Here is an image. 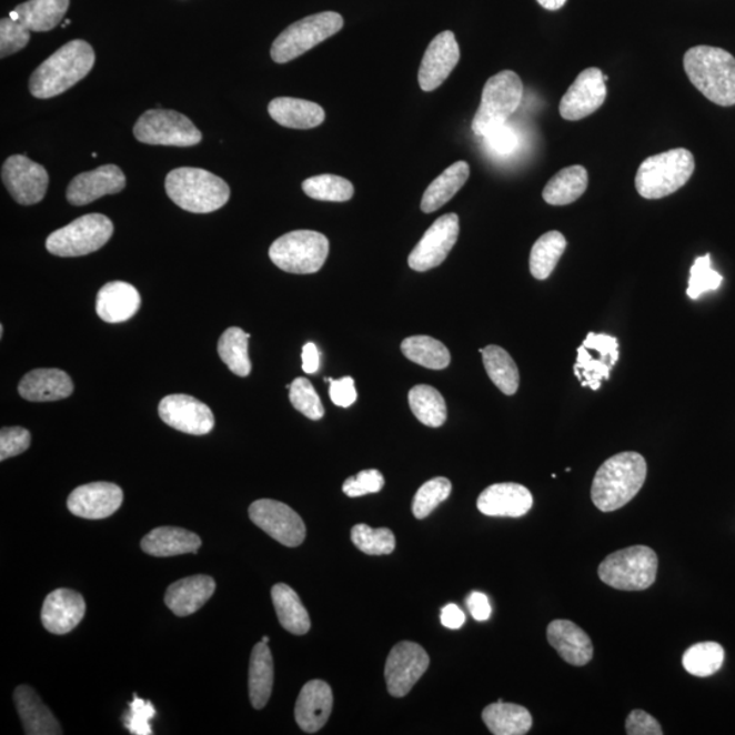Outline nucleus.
Here are the masks:
<instances>
[{
  "label": "nucleus",
  "instance_id": "nucleus-54",
  "mask_svg": "<svg viewBox=\"0 0 735 735\" xmlns=\"http://www.w3.org/2000/svg\"><path fill=\"white\" fill-rule=\"evenodd\" d=\"M626 734L628 735H662L660 722L643 709H634L626 718Z\"/></svg>",
  "mask_w": 735,
  "mask_h": 735
},
{
  "label": "nucleus",
  "instance_id": "nucleus-40",
  "mask_svg": "<svg viewBox=\"0 0 735 735\" xmlns=\"http://www.w3.org/2000/svg\"><path fill=\"white\" fill-rule=\"evenodd\" d=\"M401 351L407 360L427 370H444L451 363V354L442 342L427 335H415L402 342Z\"/></svg>",
  "mask_w": 735,
  "mask_h": 735
},
{
  "label": "nucleus",
  "instance_id": "nucleus-33",
  "mask_svg": "<svg viewBox=\"0 0 735 735\" xmlns=\"http://www.w3.org/2000/svg\"><path fill=\"white\" fill-rule=\"evenodd\" d=\"M249 691L252 707L262 709L270 701L274 684V662L268 643H256L252 650L249 672Z\"/></svg>",
  "mask_w": 735,
  "mask_h": 735
},
{
  "label": "nucleus",
  "instance_id": "nucleus-44",
  "mask_svg": "<svg viewBox=\"0 0 735 735\" xmlns=\"http://www.w3.org/2000/svg\"><path fill=\"white\" fill-rule=\"evenodd\" d=\"M303 191L310 198L324 202H348L354 195L353 184L336 174H319L306 179Z\"/></svg>",
  "mask_w": 735,
  "mask_h": 735
},
{
  "label": "nucleus",
  "instance_id": "nucleus-1",
  "mask_svg": "<svg viewBox=\"0 0 735 735\" xmlns=\"http://www.w3.org/2000/svg\"><path fill=\"white\" fill-rule=\"evenodd\" d=\"M95 62L92 46L83 40L70 41L44 60L29 80L36 99H52L82 81Z\"/></svg>",
  "mask_w": 735,
  "mask_h": 735
},
{
  "label": "nucleus",
  "instance_id": "nucleus-62",
  "mask_svg": "<svg viewBox=\"0 0 735 735\" xmlns=\"http://www.w3.org/2000/svg\"><path fill=\"white\" fill-rule=\"evenodd\" d=\"M0 336H3V325H0Z\"/></svg>",
  "mask_w": 735,
  "mask_h": 735
},
{
  "label": "nucleus",
  "instance_id": "nucleus-2",
  "mask_svg": "<svg viewBox=\"0 0 735 735\" xmlns=\"http://www.w3.org/2000/svg\"><path fill=\"white\" fill-rule=\"evenodd\" d=\"M646 477L647 463L641 454L630 451L608 457L593 481L595 507L602 512L623 509L641 492Z\"/></svg>",
  "mask_w": 735,
  "mask_h": 735
},
{
  "label": "nucleus",
  "instance_id": "nucleus-15",
  "mask_svg": "<svg viewBox=\"0 0 735 735\" xmlns=\"http://www.w3.org/2000/svg\"><path fill=\"white\" fill-rule=\"evenodd\" d=\"M457 236H460V217L454 213L440 217L409 255V266L420 273L440 266L454 249Z\"/></svg>",
  "mask_w": 735,
  "mask_h": 735
},
{
  "label": "nucleus",
  "instance_id": "nucleus-35",
  "mask_svg": "<svg viewBox=\"0 0 735 735\" xmlns=\"http://www.w3.org/2000/svg\"><path fill=\"white\" fill-rule=\"evenodd\" d=\"M469 177L470 167L467 162H455L427 187L423 201H421V210L430 214L443 208L466 184Z\"/></svg>",
  "mask_w": 735,
  "mask_h": 735
},
{
  "label": "nucleus",
  "instance_id": "nucleus-22",
  "mask_svg": "<svg viewBox=\"0 0 735 735\" xmlns=\"http://www.w3.org/2000/svg\"><path fill=\"white\" fill-rule=\"evenodd\" d=\"M87 604L80 593L58 588L47 596L41 608V623L53 635H66L77 628L85 616Z\"/></svg>",
  "mask_w": 735,
  "mask_h": 735
},
{
  "label": "nucleus",
  "instance_id": "nucleus-58",
  "mask_svg": "<svg viewBox=\"0 0 735 735\" xmlns=\"http://www.w3.org/2000/svg\"><path fill=\"white\" fill-rule=\"evenodd\" d=\"M301 358H303V371L305 373L312 375V373L319 371V366H321V353H319L315 343H306L303 348V353H301Z\"/></svg>",
  "mask_w": 735,
  "mask_h": 735
},
{
  "label": "nucleus",
  "instance_id": "nucleus-17",
  "mask_svg": "<svg viewBox=\"0 0 735 735\" xmlns=\"http://www.w3.org/2000/svg\"><path fill=\"white\" fill-rule=\"evenodd\" d=\"M607 77L600 69L583 70L560 102V114L570 122H576L598 111L606 100Z\"/></svg>",
  "mask_w": 735,
  "mask_h": 735
},
{
  "label": "nucleus",
  "instance_id": "nucleus-46",
  "mask_svg": "<svg viewBox=\"0 0 735 735\" xmlns=\"http://www.w3.org/2000/svg\"><path fill=\"white\" fill-rule=\"evenodd\" d=\"M451 491H453V485H451V481L447 479L437 477L425 482L414 496V516L417 520H425L440 504L450 497Z\"/></svg>",
  "mask_w": 735,
  "mask_h": 735
},
{
  "label": "nucleus",
  "instance_id": "nucleus-47",
  "mask_svg": "<svg viewBox=\"0 0 735 735\" xmlns=\"http://www.w3.org/2000/svg\"><path fill=\"white\" fill-rule=\"evenodd\" d=\"M289 400H291L293 407L304 414L306 419L312 421L323 419V403L309 379H294L291 387H289Z\"/></svg>",
  "mask_w": 735,
  "mask_h": 735
},
{
  "label": "nucleus",
  "instance_id": "nucleus-26",
  "mask_svg": "<svg viewBox=\"0 0 735 735\" xmlns=\"http://www.w3.org/2000/svg\"><path fill=\"white\" fill-rule=\"evenodd\" d=\"M141 306L140 292L131 283L108 282L100 289L95 312L107 323H123L135 315Z\"/></svg>",
  "mask_w": 735,
  "mask_h": 735
},
{
  "label": "nucleus",
  "instance_id": "nucleus-56",
  "mask_svg": "<svg viewBox=\"0 0 735 735\" xmlns=\"http://www.w3.org/2000/svg\"><path fill=\"white\" fill-rule=\"evenodd\" d=\"M467 607L472 616L477 620V622H486L490 620L492 614V607L490 600L485 594L474 592L469 595Z\"/></svg>",
  "mask_w": 735,
  "mask_h": 735
},
{
  "label": "nucleus",
  "instance_id": "nucleus-28",
  "mask_svg": "<svg viewBox=\"0 0 735 735\" xmlns=\"http://www.w3.org/2000/svg\"><path fill=\"white\" fill-rule=\"evenodd\" d=\"M215 592V582L208 575L184 577L174 582L167 590L165 604L177 616L185 617L194 614Z\"/></svg>",
  "mask_w": 735,
  "mask_h": 735
},
{
  "label": "nucleus",
  "instance_id": "nucleus-31",
  "mask_svg": "<svg viewBox=\"0 0 735 735\" xmlns=\"http://www.w3.org/2000/svg\"><path fill=\"white\" fill-rule=\"evenodd\" d=\"M142 551L154 557H173L180 554L197 553L202 540L195 533L180 527H159L150 532L141 542Z\"/></svg>",
  "mask_w": 735,
  "mask_h": 735
},
{
  "label": "nucleus",
  "instance_id": "nucleus-42",
  "mask_svg": "<svg viewBox=\"0 0 735 735\" xmlns=\"http://www.w3.org/2000/svg\"><path fill=\"white\" fill-rule=\"evenodd\" d=\"M251 334L240 328H229L219 341L220 359L234 375L246 377L251 373L249 340Z\"/></svg>",
  "mask_w": 735,
  "mask_h": 735
},
{
  "label": "nucleus",
  "instance_id": "nucleus-51",
  "mask_svg": "<svg viewBox=\"0 0 735 735\" xmlns=\"http://www.w3.org/2000/svg\"><path fill=\"white\" fill-rule=\"evenodd\" d=\"M384 477L376 469L364 470L343 482L342 491L349 497H361L383 490Z\"/></svg>",
  "mask_w": 735,
  "mask_h": 735
},
{
  "label": "nucleus",
  "instance_id": "nucleus-29",
  "mask_svg": "<svg viewBox=\"0 0 735 735\" xmlns=\"http://www.w3.org/2000/svg\"><path fill=\"white\" fill-rule=\"evenodd\" d=\"M14 702L28 735L63 734L56 715L41 702L40 696L28 685L17 686Z\"/></svg>",
  "mask_w": 735,
  "mask_h": 735
},
{
  "label": "nucleus",
  "instance_id": "nucleus-48",
  "mask_svg": "<svg viewBox=\"0 0 735 735\" xmlns=\"http://www.w3.org/2000/svg\"><path fill=\"white\" fill-rule=\"evenodd\" d=\"M723 276L711 266V255L697 258L691 269L689 286L686 294L692 300H697L702 294L718 291Z\"/></svg>",
  "mask_w": 735,
  "mask_h": 735
},
{
  "label": "nucleus",
  "instance_id": "nucleus-6",
  "mask_svg": "<svg viewBox=\"0 0 735 735\" xmlns=\"http://www.w3.org/2000/svg\"><path fill=\"white\" fill-rule=\"evenodd\" d=\"M658 556L648 546L637 545L614 552L601 563V581L622 592H643L655 583Z\"/></svg>",
  "mask_w": 735,
  "mask_h": 735
},
{
  "label": "nucleus",
  "instance_id": "nucleus-23",
  "mask_svg": "<svg viewBox=\"0 0 735 735\" xmlns=\"http://www.w3.org/2000/svg\"><path fill=\"white\" fill-rule=\"evenodd\" d=\"M334 697L330 685L322 679H312L301 689L294 716L301 731L313 734L328 723L333 711Z\"/></svg>",
  "mask_w": 735,
  "mask_h": 735
},
{
  "label": "nucleus",
  "instance_id": "nucleus-39",
  "mask_svg": "<svg viewBox=\"0 0 735 735\" xmlns=\"http://www.w3.org/2000/svg\"><path fill=\"white\" fill-rule=\"evenodd\" d=\"M566 250V240L563 233L547 232L535 241L530 254V271L534 279L545 281L556 269L560 259Z\"/></svg>",
  "mask_w": 735,
  "mask_h": 735
},
{
  "label": "nucleus",
  "instance_id": "nucleus-41",
  "mask_svg": "<svg viewBox=\"0 0 735 735\" xmlns=\"http://www.w3.org/2000/svg\"><path fill=\"white\" fill-rule=\"evenodd\" d=\"M409 405L415 419L426 426L439 427L447 420L444 397L431 385L420 384L409 391Z\"/></svg>",
  "mask_w": 735,
  "mask_h": 735
},
{
  "label": "nucleus",
  "instance_id": "nucleus-5",
  "mask_svg": "<svg viewBox=\"0 0 735 735\" xmlns=\"http://www.w3.org/2000/svg\"><path fill=\"white\" fill-rule=\"evenodd\" d=\"M695 172V157L679 148L648 157L638 167L635 185L638 195L661 199L674 194L689 182Z\"/></svg>",
  "mask_w": 735,
  "mask_h": 735
},
{
  "label": "nucleus",
  "instance_id": "nucleus-53",
  "mask_svg": "<svg viewBox=\"0 0 735 735\" xmlns=\"http://www.w3.org/2000/svg\"><path fill=\"white\" fill-rule=\"evenodd\" d=\"M484 141L491 152L499 155L511 154L516 150L517 144H520V138H517L516 131L509 123L499 125V128L487 132Z\"/></svg>",
  "mask_w": 735,
  "mask_h": 735
},
{
  "label": "nucleus",
  "instance_id": "nucleus-11",
  "mask_svg": "<svg viewBox=\"0 0 735 735\" xmlns=\"http://www.w3.org/2000/svg\"><path fill=\"white\" fill-rule=\"evenodd\" d=\"M138 141L160 147L189 148L202 141V132L184 114L177 111L150 110L134 125Z\"/></svg>",
  "mask_w": 735,
  "mask_h": 735
},
{
  "label": "nucleus",
  "instance_id": "nucleus-12",
  "mask_svg": "<svg viewBox=\"0 0 735 735\" xmlns=\"http://www.w3.org/2000/svg\"><path fill=\"white\" fill-rule=\"evenodd\" d=\"M620 359L617 339L607 334L590 333L577 349L575 375L583 387L598 391L602 382L608 381L613 366Z\"/></svg>",
  "mask_w": 735,
  "mask_h": 735
},
{
  "label": "nucleus",
  "instance_id": "nucleus-50",
  "mask_svg": "<svg viewBox=\"0 0 735 735\" xmlns=\"http://www.w3.org/2000/svg\"><path fill=\"white\" fill-rule=\"evenodd\" d=\"M129 713L124 715V726L134 735L153 734L150 721L157 715L152 703L142 701L134 695V701L129 704Z\"/></svg>",
  "mask_w": 735,
  "mask_h": 735
},
{
  "label": "nucleus",
  "instance_id": "nucleus-9",
  "mask_svg": "<svg viewBox=\"0 0 735 735\" xmlns=\"http://www.w3.org/2000/svg\"><path fill=\"white\" fill-rule=\"evenodd\" d=\"M342 28L343 18L334 11L305 17L292 23L274 40L271 59L280 64L291 62L339 33Z\"/></svg>",
  "mask_w": 735,
  "mask_h": 735
},
{
  "label": "nucleus",
  "instance_id": "nucleus-16",
  "mask_svg": "<svg viewBox=\"0 0 735 735\" xmlns=\"http://www.w3.org/2000/svg\"><path fill=\"white\" fill-rule=\"evenodd\" d=\"M2 180L10 195L23 207L43 201L50 178L43 165L26 155H11L2 168Z\"/></svg>",
  "mask_w": 735,
  "mask_h": 735
},
{
  "label": "nucleus",
  "instance_id": "nucleus-45",
  "mask_svg": "<svg viewBox=\"0 0 735 735\" xmlns=\"http://www.w3.org/2000/svg\"><path fill=\"white\" fill-rule=\"evenodd\" d=\"M352 542L365 554L381 556L395 550V535L390 528H372L366 524H355L352 528Z\"/></svg>",
  "mask_w": 735,
  "mask_h": 735
},
{
  "label": "nucleus",
  "instance_id": "nucleus-8",
  "mask_svg": "<svg viewBox=\"0 0 735 735\" xmlns=\"http://www.w3.org/2000/svg\"><path fill=\"white\" fill-rule=\"evenodd\" d=\"M330 243L324 234L294 231L283 234L270 246L269 256L276 268L292 274H313L323 268Z\"/></svg>",
  "mask_w": 735,
  "mask_h": 735
},
{
  "label": "nucleus",
  "instance_id": "nucleus-14",
  "mask_svg": "<svg viewBox=\"0 0 735 735\" xmlns=\"http://www.w3.org/2000/svg\"><path fill=\"white\" fill-rule=\"evenodd\" d=\"M430 667V655L417 643L401 642L391 650L384 677L390 695L405 697Z\"/></svg>",
  "mask_w": 735,
  "mask_h": 735
},
{
  "label": "nucleus",
  "instance_id": "nucleus-7",
  "mask_svg": "<svg viewBox=\"0 0 735 735\" xmlns=\"http://www.w3.org/2000/svg\"><path fill=\"white\" fill-rule=\"evenodd\" d=\"M522 99L523 83L516 72L504 70L490 78L482 90L481 105L473 119L474 134L484 138L491 130L507 123L511 114L520 108Z\"/></svg>",
  "mask_w": 735,
  "mask_h": 735
},
{
  "label": "nucleus",
  "instance_id": "nucleus-10",
  "mask_svg": "<svg viewBox=\"0 0 735 735\" xmlns=\"http://www.w3.org/2000/svg\"><path fill=\"white\" fill-rule=\"evenodd\" d=\"M113 224L104 214H87L58 229L47 239V250L60 258H77L99 251L112 238Z\"/></svg>",
  "mask_w": 735,
  "mask_h": 735
},
{
  "label": "nucleus",
  "instance_id": "nucleus-25",
  "mask_svg": "<svg viewBox=\"0 0 735 735\" xmlns=\"http://www.w3.org/2000/svg\"><path fill=\"white\" fill-rule=\"evenodd\" d=\"M547 642L572 666H584L593 660L592 638L570 620H554L547 626Z\"/></svg>",
  "mask_w": 735,
  "mask_h": 735
},
{
  "label": "nucleus",
  "instance_id": "nucleus-19",
  "mask_svg": "<svg viewBox=\"0 0 735 735\" xmlns=\"http://www.w3.org/2000/svg\"><path fill=\"white\" fill-rule=\"evenodd\" d=\"M461 59L460 46L451 30L436 36L427 46L419 71L420 88L432 92L447 80Z\"/></svg>",
  "mask_w": 735,
  "mask_h": 735
},
{
  "label": "nucleus",
  "instance_id": "nucleus-61",
  "mask_svg": "<svg viewBox=\"0 0 735 735\" xmlns=\"http://www.w3.org/2000/svg\"><path fill=\"white\" fill-rule=\"evenodd\" d=\"M70 23H71V21H70V20H66V21H64V23H63V28H66V27H68V26H70Z\"/></svg>",
  "mask_w": 735,
  "mask_h": 735
},
{
  "label": "nucleus",
  "instance_id": "nucleus-37",
  "mask_svg": "<svg viewBox=\"0 0 735 735\" xmlns=\"http://www.w3.org/2000/svg\"><path fill=\"white\" fill-rule=\"evenodd\" d=\"M588 185V173L582 165L564 168L550 180L542 197L552 207H565L577 201Z\"/></svg>",
  "mask_w": 735,
  "mask_h": 735
},
{
  "label": "nucleus",
  "instance_id": "nucleus-20",
  "mask_svg": "<svg viewBox=\"0 0 735 735\" xmlns=\"http://www.w3.org/2000/svg\"><path fill=\"white\" fill-rule=\"evenodd\" d=\"M123 491L111 482H92L71 492L68 507L72 515L83 520H105L120 509Z\"/></svg>",
  "mask_w": 735,
  "mask_h": 735
},
{
  "label": "nucleus",
  "instance_id": "nucleus-4",
  "mask_svg": "<svg viewBox=\"0 0 735 735\" xmlns=\"http://www.w3.org/2000/svg\"><path fill=\"white\" fill-rule=\"evenodd\" d=\"M168 197L185 212L213 213L231 198L229 185L214 173L201 168H178L165 180Z\"/></svg>",
  "mask_w": 735,
  "mask_h": 735
},
{
  "label": "nucleus",
  "instance_id": "nucleus-30",
  "mask_svg": "<svg viewBox=\"0 0 735 735\" xmlns=\"http://www.w3.org/2000/svg\"><path fill=\"white\" fill-rule=\"evenodd\" d=\"M270 117L286 129L310 130L321 125L325 119L323 108L316 102L279 98L269 104Z\"/></svg>",
  "mask_w": 735,
  "mask_h": 735
},
{
  "label": "nucleus",
  "instance_id": "nucleus-13",
  "mask_svg": "<svg viewBox=\"0 0 735 735\" xmlns=\"http://www.w3.org/2000/svg\"><path fill=\"white\" fill-rule=\"evenodd\" d=\"M249 515L259 528L283 546L296 547L305 540V524L298 512L276 500H256L250 505Z\"/></svg>",
  "mask_w": 735,
  "mask_h": 735
},
{
  "label": "nucleus",
  "instance_id": "nucleus-43",
  "mask_svg": "<svg viewBox=\"0 0 735 735\" xmlns=\"http://www.w3.org/2000/svg\"><path fill=\"white\" fill-rule=\"evenodd\" d=\"M725 662V650L715 642L697 643L685 651L683 666L696 677H709L718 673Z\"/></svg>",
  "mask_w": 735,
  "mask_h": 735
},
{
  "label": "nucleus",
  "instance_id": "nucleus-18",
  "mask_svg": "<svg viewBox=\"0 0 735 735\" xmlns=\"http://www.w3.org/2000/svg\"><path fill=\"white\" fill-rule=\"evenodd\" d=\"M159 414L167 425L189 435H208L214 427V414L210 407L190 395L165 396L160 402Z\"/></svg>",
  "mask_w": 735,
  "mask_h": 735
},
{
  "label": "nucleus",
  "instance_id": "nucleus-3",
  "mask_svg": "<svg viewBox=\"0 0 735 735\" xmlns=\"http://www.w3.org/2000/svg\"><path fill=\"white\" fill-rule=\"evenodd\" d=\"M684 69L692 85L721 107L735 105V58L722 48L698 46L686 51Z\"/></svg>",
  "mask_w": 735,
  "mask_h": 735
},
{
  "label": "nucleus",
  "instance_id": "nucleus-36",
  "mask_svg": "<svg viewBox=\"0 0 735 735\" xmlns=\"http://www.w3.org/2000/svg\"><path fill=\"white\" fill-rule=\"evenodd\" d=\"M271 598L283 628L293 635H305L310 631V614L292 587L283 583L275 584L271 588Z\"/></svg>",
  "mask_w": 735,
  "mask_h": 735
},
{
  "label": "nucleus",
  "instance_id": "nucleus-55",
  "mask_svg": "<svg viewBox=\"0 0 735 735\" xmlns=\"http://www.w3.org/2000/svg\"><path fill=\"white\" fill-rule=\"evenodd\" d=\"M325 382L330 383V397L334 405L351 407L358 401V391H355L353 377L345 376L340 381L325 377Z\"/></svg>",
  "mask_w": 735,
  "mask_h": 735
},
{
  "label": "nucleus",
  "instance_id": "nucleus-21",
  "mask_svg": "<svg viewBox=\"0 0 735 735\" xmlns=\"http://www.w3.org/2000/svg\"><path fill=\"white\" fill-rule=\"evenodd\" d=\"M125 187V177L117 165H102L98 170L78 174L68 187V201L74 207L98 201L105 195L119 194Z\"/></svg>",
  "mask_w": 735,
  "mask_h": 735
},
{
  "label": "nucleus",
  "instance_id": "nucleus-60",
  "mask_svg": "<svg viewBox=\"0 0 735 735\" xmlns=\"http://www.w3.org/2000/svg\"><path fill=\"white\" fill-rule=\"evenodd\" d=\"M262 642H263V643H269V642H270V637H269V636H263Z\"/></svg>",
  "mask_w": 735,
  "mask_h": 735
},
{
  "label": "nucleus",
  "instance_id": "nucleus-34",
  "mask_svg": "<svg viewBox=\"0 0 735 735\" xmlns=\"http://www.w3.org/2000/svg\"><path fill=\"white\" fill-rule=\"evenodd\" d=\"M482 721L495 735H524L533 726V716L527 708L504 703L502 698L482 711Z\"/></svg>",
  "mask_w": 735,
  "mask_h": 735
},
{
  "label": "nucleus",
  "instance_id": "nucleus-38",
  "mask_svg": "<svg viewBox=\"0 0 735 735\" xmlns=\"http://www.w3.org/2000/svg\"><path fill=\"white\" fill-rule=\"evenodd\" d=\"M482 361L491 381L505 395H514L520 389V370L507 351L496 345L480 349Z\"/></svg>",
  "mask_w": 735,
  "mask_h": 735
},
{
  "label": "nucleus",
  "instance_id": "nucleus-27",
  "mask_svg": "<svg viewBox=\"0 0 735 735\" xmlns=\"http://www.w3.org/2000/svg\"><path fill=\"white\" fill-rule=\"evenodd\" d=\"M18 393L29 402H56L74 393V383L62 370H34L22 377Z\"/></svg>",
  "mask_w": 735,
  "mask_h": 735
},
{
  "label": "nucleus",
  "instance_id": "nucleus-24",
  "mask_svg": "<svg viewBox=\"0 0 735 735\" xmlns=\"http://www.w3.org/2000/svg\"><path fill=\"white\" fill-rule=\"evenodd\" d=\"M533 495L526 486L504 482L486 487L481 493L477 507L486 516L521 517L533 507Z\"/></svg>",
  "mask_w": 735,
  "mask_h": 735
},
{
  "label": "nucleus",
  "instance_id": "nucleus-57",
  "mask_svg": "<svg viewBox=\"0 0 735 735\" xmlns=\"http://www.w3.org/2000/svg\"><path fill=\"white\" fill-rule=\"evenodd\" d=\"M440 620H442V624L445 628L460 630L463 624H465L466 616L465 613L461 611L460 606L450 604L443 607L442 617H440Z\"/></svg>",
  "mask_w": 735,
  "mask_h": 735
},
{
  "label": "nucleus",
  "instance_id": "nucleus-49",
  "mask_svg": "<svg viewBox=\"0 0 735 735\" xmlns=\"http://www.w3.org/2000/svg\"><path fill=\"white\" fill-rule=\"evenodd\" d=\"M30 30L21 22L11 17L2 18L0 21V58L13 56L23 50L30 40Z\"/></svg>",
  "mask_w": 735,
  "mask_h": 735
},
{
  "label": "nucleus",
  "instance_id": "nucleus-32",
  "mask_svg": "<svg viewBox=\"0 0 735 735\" xmlns=\"http://www.w3.org/2000/svg\"><path fill=\"white\" fill-rule=\"evenodd\" d=\"M69 6L70 0H28L17 6L9 17L32 32H48L63 20Z\"/></svg>",
  "mask_w": 735,
  "mask_h": 735
},
{
  "label": "nucleus",
  "instance_id": "nucleus-59",
  "mask_svg": "<svg viewBox=\"0 0 735 735\" xmlns=\"http://www.w3.org/2000/svg\"><path fill=\"white\" fill-rule=\"evenodd\" d=\"M537 2L546 10L556 11L563 8L566 0H537Z\"/></svg>",
  "mask_w": 735,
  "mask_h": 735
},
{
  "label": "nucleus",
  "instance_id": "nucleus-52",
  "mask_svg": "<svg viewBox=\"0 0 735 735\" xmlns=\"http://www.w3.org/2000/svg\"><path fill=\"white\" fill-rule=\"evenodd\" d=\"M30 447V433L21 426L2 427L0 432V461L26 453Z\"/></svg>",
  "mask_w": 735,
  "mask_h": 735
}]
</instances>
